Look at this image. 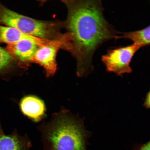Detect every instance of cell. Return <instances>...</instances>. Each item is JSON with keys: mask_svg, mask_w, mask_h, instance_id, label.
Segmentation results:
<instances>
[{"mask_svg": "<svg viewBox=\"0 0 150 150\" xmlns=\"http://www.w3.org/2000/svg\"><path fill=\"white\" fill-rule=\"evenodd\" d=\"M52 40L38 38L25 39L14 44L8 45L5 48L15 61L22 68L33 62L34 57L39 46L48 44Z\"/></svg>", "mask_w": 150, "mask_h": 150, "instance_id": "obj_6", "label": "cell"}, {"mask_svg": "<svg viewBox=\"0 0 150 150\" xmlns=\"http://www.w3.org/2000/svg\"><path fill=\"white\" fill-rule=\"evenodd\" d=\"M135 150H150V140L147 143L137 148Z\"/></svg>", "mask_w": 150, "mask_h": 150, "instance_id": "obj_12", "label": "cell"}, {"mask_svg": "<svg viewBox=\"0 0 150 150\" xmlns=\"http://www.w3.org/2000/svg\"><path fill=\"white\" fill-rule=\"evenodd\" d=\"M121 38L132 41L141 48L150 45V25L139 30L120 33L116 39Z\"/></svg>", "mask_w": 150, "mask_h": 150, "instance_id": "obj_10", "label": "cell"}, {"mask_svg": "<svg viewBox=\"0 0 150 150\" xmlns=\"http://www.w3.org/2000/svg\"><path fill=\"white\" fill-rule=\"evenodd\" d=\"M14 59L6 50L0 47V75L9 74L14 67Z\"/></svg>", "mask_w": 150, "mask_h": 150, "instance_id": "obj_11", "label": "cell"}, {"mask_svg": "<svg viewBox=\"0 0 150 150\" xmlns=\"http://www.w3.org/2000/svg\"><path fill=\"white\" fill-rule=\"evenodd\" d=\"M144 105L147 108L150 109V91L148 93L147 96L146 97Z\"/></svg>", "mask_w": 150, "mask_h": 150, "instance_id": "obj_13", "label": "cell"}, {"mask_svg": "<svg viewBox=\"0 0 150 150\" xmlns=\"http://www.w3.org/2000/svg\"><path fill=\"white\" fill-rule=\"evenodd\" d=\"M71 35L64 33L60 38L52 40L48 44L38 47L35 52L33 62L38 64L45 70L48 77L53 76L57 70L56 57L60 49L70 52L71 49Z\"/></svg>", "mask_w": 150, "mask_h": 150, "instance_id": "obj_4", "label": "cell"}, {"mask_svg": "<svg viewBox=\"0 0 150 150\" xmlns=\"http://www.w3.org/2000/svg\"><path fill=\"white\" fill-rule=\"evenodd\" d=\"M26 34L18 30L8 26L0 25V43L14 44L25 39L35 38Z\"/></svg>", "mask_w": 150, "mask_h": 150, "instance_id": "obj_9", "label": "cell"}, {"mask_svg": "<svg viewBox=\"0 0 150 150\" xmlns=\"http://www.w3.org/2000/svg\"><path fill=\"white\" fill-rule=\"evenodd\" d=\"M140 48L138 45L133 44L109 50L102 57V61L106 70L119 76L131 73L132 71L130 66L131 60Z\"/></svg>", "mask_w": 150, "mask_h": 150, "instance_id": "obj_5", "label": "cell"}, {"mask_svg": "<svg viewBox=\"0 0 150 150\" xmlns=\"http://www.w3.org/2000/svg\"><path fill=\"white\" fill-rule=\"evenodd\" d=\"M44 150H87L89 136L83 120L67 110L39 127Z\"/></svg>", "mask_w": 150, "mask_h": 150, "instance_id": "obj_2", "label": "cell"}, {"mask_svg": "<svg viewBox=\"0 0 150 150\" xmlns=\"http://www.w3.org/2000/svg\"><path fill=\"white\" fill-rule=\"evenodd\" d=\"M31 145L28 137L20 135L16 130L10 134H6L0 120V150H29Z\"/></svg>", "mask_w": 150, "mask_h": 150, "instance_id": "obj_7", "label": "cell"}, {"mask_svg": "<svg viewBox=\"0 0 150 150\" xmlns=\"http://www.w3.org/2000/svg\"><path fill=\"white\" fill-rule=\"evenodd\" d=\"M0 24L16 28L31 36L42 38L46 36L49 24L46 21L35 19L10 10L0 3Z\"/></svg>", "mask_w": 150, "mask_h": 150, "instance_id": "obj_3", "label": "cell"}, {"mask_svg": "<svg viewBox=\"0 0 150 150\" xmlns=\"http://www.w3.org/2000/svg\"><path fill=\"white\" fill-rule=\"evenodd\" d=\"M20 107L24 115L35 122H38L44 117L45 106L43 101L33 96H28L20 101Z\"/></svg>", "mask_w": 150, "mask_h": 150, "instance_id": "obj_8", "label": "cell"}, {"mask_svg": "<svg viewBox=\"0 0 150 150\" xmlns=\"http://www.w3.org/2000/svg\"><path fill=\"white\" fill-rule=\"evenodd\" d=\"M67 14L64 27L71 35L70 52L76 59V74L83 77L93 70L96 50L103 43L117 38L118 33L107 21L99 1H62Z\"/></svg>", "mask_w": 150, "mask_h": 150, "instance_id": "obj_1", "label": "cell"}]
</instances>
